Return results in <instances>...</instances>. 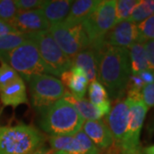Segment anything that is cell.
Listing matches in <instances>:
<instances>
[{"mask_svg": "<svg viewBox=\"0 0 154 154\" xmlns=\"http://www.w3.org/2000/svg\"><path fill=\"white\" fill-rule=\"evenodd\" d=\"M137 29L139 33L138 43L144 44L146 41L154 39V15L138 23Z\"/></svg>", "mask_w": 154, "mask_h": 154, "instance_id": "26", "label": "cell"}, {"mask_svg": "<svg viewBox=\"0 0 154 154\" xmlns=\"http://www.w3.org/2000/svg\"><path fill=\"white\" fill-rule=\"evenodd\" d=\"M45 0H15V4L19 11H33L39 9Z\"/></svg>", "mask_w": 154, "mask_h": 154, "instance_id": "30", "label": "cell"}, {"mask_svg": "<svg viewBox=\"0 0 154 154\" xmlns=\"http://www.w3.org/2000/svg\"><path fill=\"white\" fill-rule=\"evenodd\" d=\"M0 102L5 106L13 107L28 103L27 88L22 77L0 90Z\"/></svg>", "mask_w": 154, "mask_h": 154, "instance_id": "16", "label": "cell"}, {"mask_svg": "<svg viewBox=\"0 0 154 154\" xmlns=\"http://www.w3.org/2000/svg\"><path fill=\"white\" fill-rule=\"evenodd\" d=\"M94 50L97 58L99 82L112 99H120L126 91L131 75L128 49L102 45Z\"/></svg>", "mask_w": 154, "mask_h": 154, "instance_id": "1", "label": "cell"}, {"mask_svg": "<svg viewBox=\"0 0 154 154\" xmlns=\"http://www.w3.org/2000/svg\"><path fill=\"white\" fill-rule=\"evenodd\" d=\"M131 74L138 75L148 69L147 57L143 43H135L128 48Z\"/></svg>", "mask_w": 154, "mask_h": 154, "instance_id": "22", "label": "cell"}, {"mask_svg": "<svg viewBox=\"0 0 154 154\" xmlns=\"http://www.w3.org/2000/svg\"><path fill=\"white\" fill-rule=\"evenodd\" d=\"M126 99L129 103V116L126 134L118 147L120 153L141 149L140 144V135L145 117L148 110V108L142 100L131 101L129 99Z\"/></svg>", "mask_w": 154, "mask_h": 154, "instance_id": "9", "label": "cell"}, {"mask_svg": "<svg viewBox=\"0 0 154 154\" xmlns=\"http://www.w3.org/2000/svg\"><path fill=\"white\" fill-rule=\"evenodd\" d=\"M60 78L63 86L68 88L67 91L69 94L79 99L84 98L89 82L82 69L73 66L69 70L63 72Z\"/></svg>", "mask_w": 154, "mask_h": 154, "instance_id": "14", "label": "cell"}, {"mask_svg": "<svg viewBox=\"0 0 154 154\" xmlns=\"http://www.w3.org/2000/svg\"><path fill=\"white\" fill-rule=\"evenodd\" d=\"M129 116V103L125 100H117L110 109L108 115L105 116V122L110 129L117 147L121 145L126 134Z\"/></svg>", "mask_w": 154, "mask_h": 154, "instance_id": "11", "label": "cell"}, {"mask_svg": "<svg viewBox=\"0 0 154 154\" xmlns=\"http://www.w3.org/2000/svg\"><path fill=\"white\" fill-rule=\"evenodd\" d=\"M11 25L18 33L24 34L48 31L49 23L39 9L33 11H18Z\"/></svg>", "mask_w": 154, "mask_h": 154, "instance_id": "12", "label": "cell"}, {"mask_svg": "<svg viewBox=\"0 0 154 154\" xmlns=\"http://www.w3.org/2000/svg\"><path fill=\"white\" fill-rule=\"evenodd\" d=\"M82 129L99 151L109 149L114 143L110 129L105 122L101 119L85 121Z\"/></svg>", "mask_w": 154, "mask_h": 154, "instance_id": "13", "label": "cell"}, {"mask_svg": "<svg viewBox=\"0 0 154 154\" xmlns=\"http://www.w3.org/2000/svg\"><path fill=\"white\" fill-rule=\"evenodd\" d=\"M18 11L15 0H0V21L11 25Z\"/></svg>", "mask_w": 154, "mask_h": 154, "instance_id": "27", "label": "cell"}, {"mask_svg": "<svg viewBox=\"0 0 154 154\" xmlns=\"http://www.w3.org/2000/svg\"><path fill=\"white\" fill-rule=\"evenodd\" d=\"M63 99L72 105L84 121L99 120L101 117L104 116V114L96 106H94L89 100L85 98H76L67 91Z\"/></svg>", "mask_w": 154, "mask_h": 154, "instance_id": "20", "label": "cell"}, {"mask_svg": "<svg viewBox=\"0 0 154 154\" xmlns=\"http://www.w3.org/2000/svg\"><path fill=\"white\" fill-rule=\"evenodd\" d=\"M84 122L72 105L62 99L41 113L40 127L51 136L75 135Z\"/></svg>", "mask_w": 154, "mask_h": 154, "instance_id": "2", "label": "cell"}, {"mask_svg": "<svg viewBox=\"0 0 154 154\" xmlns=\"http://www.w3.org/2000/svg\"><path fill=\"white\" fill-rule=\"evenodd\" d=\"M141 99L147 108L154 106V83L146 85L141 91Z\"/></svg>", "mask_w": 154, "mask_h": 154, "instance_id": "31", "label": "cell"}, {"mask_svg": "<svg viewBox=\"0 0 154 154\" xmlns=\"http://www.w3.org/2000/svg\"><path fill=\"white\" fill-rule=\"evenodd\" d=\"M53 152V151H52ZM101 151L97 148L91 140L83 132L82 129L75 134L70 143L66 147L53 154H100Z\"/></svg>", "mask_w": 154, "mask_h": 154, "instance_id": "18", "label": "cell"}, {"mask_svg": "<svg viewBox=\"0 0 154 154\" xmlns=\"http://www.w3.org/2000/svg\"><path fill=\"white\" fill-rule=\"evenodd\" d=\"M99 0H77L74 1L69 15L61 24L72 27L82 22L88 18L99 4Z\"/></svg>", "mask_w": 154, "mask_h": 154, "instance_id": "17", "label": "cell"}, {"mask_svg": "<svg viewBox=\"0 0 154 154\" xmlns=\"http://www.w3.org/2000/svg\"><path fill=\"white\" fill-rule=\"evenodd\" d=\"M139 0H119L116 3V24L128 20Z\"/></svg>", "mask_w": 154, "mask_h": 154, "instance_id": "25", "label": "cell"}, {"mask_svg": "<svg viewBox=\"0 0 154 154\" xmlns=\"http://www.w3.org/2000/svg\"><path fill=\"white\" fill-rule=\"evenodd\" d=\"M144 47L148 63V69L154 72V39L144 43Z\"/></svg>", "mask_w": 154, "mask_h": 154, "instance_id": "32", "label": "cell"}, {"mask_svg": "<svg viewBox=\"0 0 154 154\" xmlns=\"http://www.w3.org/2000/svg\"><path fill=\"white\" fill-rule=\"evenodd\" d=\"M72 67H80L85 72L88 82L97 80V58L96 53L92 47L82 50L71 59Z\"/></svg>", "mask_w": 154, "mask_h": 154, "instance_id": "19", "label": "cell"}, {"mask_svg": "<svg viewBox=\"0 0 154 154\" xmlns=\"http://www.w3.org/2000/svg\"><path fill=\"white\" fill-rule=\"evenodd\" d=\"M138 75L142 80V82L145 85L154 83V72L152 71V70L146 69L145 71L140 73Z\"/></svg>", "mask_w": 154, "mask_h": 154, "instance_id": "33", "label": "cell"}, {"mask_svg": "<svg viewBox=\"0 0 154 154\" xmlns=\"http://www.w3.org/2000/svg\"><path fill=\"white\" fill-rule=\"evenodd\" d=\"M14 69H12L9 64H7L4 62H1L0 65V90L7 87L11 83L14 82L15 81L20 78Z\"/></svg>", "mask_w": 154, "mask_h": 154, "instance_id": "28", "label": "cell"}, {"mask_svg": "<svg viewBox=\"0 0 154 154\" xmlns=\"http://www.w3.org/2000/svg\"><path fill=\"white\" fill-rule=\"evenodd\" d=\"M138 39L137 24L127 20L116 24L99 44L95 45L92 48L96 49L102 45H110L128 49L132 45L138 43Z\"/></svg>", "mask_w": 154, "mask_h": 154, "instance_id": "10", "label": "cell"}, {"mask_svg": "<svg viewBox=\"0 0 154 154\" xmlns=\"http://www.w3.org/2000/svg\"><path fill=\"white\" fill-rule=\"evenodd\" d=\"M116 0H102L93 13L82 22L90 47L99 44L116 25Z\"/></svg>", "mask_w": 154, "mask_h": 154, "instance_id": "7", "label": "cell"}, {"mask_svg": "<svg viewBox=\"0 0 154 154\" xmlns=\"http://www.w3.org/2000/svg\"><path fill=\"white\" fill-rule=\"evenodd\" d=\"M28 35L34 42L51 75L61 76L63 72L71 69V59L63 52L48 31Z\"/></svg>", "mask_w": 154, "mask_h": 154, "instance_id": "6", "label": "cell"}, {"mask_svg": "<svg viewBox=\"0 0 154 154\" xmlns=\"http://www.w3.org/2000/svg\"><path fill=\"white\" fill-rule=\"evenodd\" d=\"M74 1L69 0H51L45 1L39 8L45 20L51 26L61 24L69 15Z\"/></svg>", "mask_w": 154, "mask_h": 154, "instance_id": "15", "label": "cell"}, {"mask_svg": "<svg viewBox=\"0 0 154 154\" xmlns=\"http://www.w3.org/2000/svg\"><path fill=\"white\" fill-rule=\"evenodd\" d=\"M28 83L32 105L40 113L63 99L67 93V89L59 79L47 74L33 75Z\"/></svg>", "mask_w": 154, "mask_h": 154, "instance_id": "5", "label": "cell"}, {"mask_svg": "<svg viewBox=\"0 0 154 154\" xmlns=\"http://www.w3.org/2000/svg\"><path fill=\"white\" fill-rule=\"evenodd\" d=\"M142 154H154V145L142 150Z\"/></svg>", "mask_w": 154, "mask_h": 154, "instance_id": "36", "label": "cell"}, {"mask_svg": "<svg viewBox=\"0 0 154 154\" xmlns=\"http://www.w3.org/2000/svg\"><path fill=\"white\" fill-rule=\"evenodd\" d=\"M100 154H101V153H100ZM105 154H110V153H109V152H108L106 151V153H105Z\"/></svg>", "mask_w": 154, "mask_h": 154, "instance_id": "37", "label": "cell"}, {"mask_svg": "<svg viewBox=\"0 0 154 154\" xmlns=\"http://www.w3.org/2000/svg\"><path fill=\"white\" fill-rule=\"evenodd\" d=\"M152 15H154L153 0H142L134 7L128 21L136 24L143 22Z\"/></svg>", "mask_w": 154, "mask_h": 154, "instance_id": "23", "label": "cell"}, {"mask_svg": "<svg viewBox=\"0 0 154 154\" xmlns=\"http://www.w3.org/2000/svg\"><path fill=\"white\" fill-rule=\"evenodd\" d=\"M29 38L28 34L18 33H11L0 36V52H6L17 48V46Z\"/></svg>", "mask_w": 154, "mask_h": 154, "instance_id": "24", "label": "cell"}, {"mask_svg": "<svg viewBox=\"0 0 154 154\" xmlns=\"http://www.w3.org/2000/svg\"><path fill=\"white\" fill-rule=\"evenodd\" d=\"M0 61L14 69L22 80L29 82L36 75L49 74L33 40L29 38L17 48L0 52Z\"/></svg>", "mask_w": 154, "mask_h": 154, "instance_id": "4", "label": "cell"}, {"mask_svg": "<svg viewBox=\"0 0 154 154\" xmlns=\"http://www.w3.org/2000/svg\"><path fill=\"white\" fill-rule=\"evenodd\" d=\"M89 101L99 109L104 116L109 114L111 108L109 94L105 88L98 80L89 82L88 85Z\"/></svg>", "mask_w": 154, "mask_h": 154, "instance_id": "21", "label": "cell"}, {"mask_svg": "<svg viewBox=\"0 0 154 154\" xmlns=\"http://www.w3.org/2000/svg\"><path fill=\"white\" fill-rule=\"evenodd\" d=\"M16 32L17 31L15 30V28H13L11 25H10L9 23L0 21V36L7 34V33H16Z\"/></svg>", "mask_w": 154, "mask_h": 154, "instance_id": "34", "label": "cell"}, {"mask_svg": "<svg viewBox=\"0 0 154 154\" xmlns=\"http://www.w3.org/2000/svg\"><path fill=\"white\" fill-rule=\"evenodd\" d=\"M45 139L32 125L0 127V154H32L44 146Z\"/></svg>", "mask_w": 154, "mask_h": 154, "instance_id": "3", "label": "cell"}, {"mask_svg": "<svg viewBox=\"0 0 154 154\" xmlns=\"http://www.w3.org/2000/svg\"><path fill=\"white\" fill-rule=\"evenodd\" d=\"M63 52L72 59L82 50L90 47L82 24L66 27L62 24L51 26L48 29Z\"/></svg>", "mask_w": 154, "mask_h": 154, "instance_id": "8", "label": "cell"}, {"mask_svg": "<svg viewBox=\"0 0 154 154\" xmlns=\"http://www.w3.org/2000/svg\"><path fill=\"white\" fill-rule=\"evenodd\" d=\"M32 154H53V152L51 149L46 148L45 146H42L41 147H39L36 151H34Z\"/></svg>", "mask_w": 154, "mask_h": 154, "instance_id": "35", "label": "cell"}, {"mask_svg": "<svg viewBox=\"0 0 154 154\" xmlns=\"http://www.w3.org/2000/svg\"><path fill=\"white\" fill-rule=\"evenodd\" d=\"M74 135H57L50 136L49 143L53 152H58L66 147L73 139Z\"/></svg>", "mask_w": 154, "mask_h": 154, "instance_id": "29", "label": "cell"}]
</instances>
